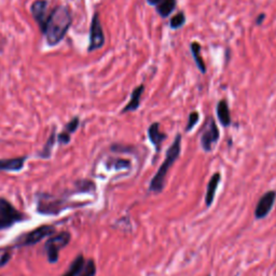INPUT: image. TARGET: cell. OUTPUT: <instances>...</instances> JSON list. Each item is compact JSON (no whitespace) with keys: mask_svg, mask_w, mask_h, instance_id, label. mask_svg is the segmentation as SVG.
<instances>
[{"mask_svg":"<svg viewBox=\"0 0 276 276\" xmlns=\"http://www.w3.org/2000/svg\"><path fill=\"white\" fill-rule=\"evenodd\" d=\"M0 218L12 227L15 222L24 220L25 215L20 210H17L8 200L0 198Z\"/></svg>","mask_w":276,"mask_h":276,"instance_id":"obj_7","label":"cell"},{"mask_svg":"<svg viewBox=\"0 0 276 276\" xmlns=\"http://www.w3.org/2000/svg\"><path fill=\"white\" fill-rule=\"evenodd\" d=\"M276 201V191L274 190H269L268 192L264 193L260 200L258 201L255 208V218L257 220L266 218L270 212H271L273 206Z\"/></svg>","mask_w":276,"mask_h":276,"instance_id":"obj_8","label":"cell"},{"mask_svg":"<svg viewBox=\"0 0 276 276\" xmlns=\"http://www.w3.org/2000/svg\"><path fill=\"white\" fill-rule=\"evenodd\" d=\"M220 131L212 117H207L202 130H201L200 142L205 152H211L219 141Z\"/></svg>","mask_w":276,"mask_h":276,"instance_id":"obj_3","label":"cell"},{"mask_svg":"<svg viewBox=\"0 0 276 276\" xmlns=\"http://www.w3.org/2000/svg\"><path fill=\"white\" fill-rule=\"evenodd\" d=\"M181 141L182 136L181 134L178 133L175 136L174 140H172V145L168 148V150H166L163 163L161 164L159 170L150 180V183H149V191L150 192L160 193L163 191L169 171L171 170L172 166L175 164L181 153Z\"/></svg>","mask_w":276,"mask_h":276,"instance_id":"obj_2","label":"cell"},{"mask_svg":"<svg viewBox=\"0 0 276 276\" xmlns=\"http://www.w3.org/2000/svg\"><path fill=\"white\" fill-rule=\"evenodd\" d=\"M235 276H238V275H235Z\"/></svg>","mask_w":276,"mask_h":276,"instance_id":"obj_31","label":"cell"},{"mask_svg":"<svg viewBox=\"0 0 276 276\" xmlns=\"http://www.w3.org/2000/svg\"><path fill=\"white\" fill-rule=\"evenodd\" d=\"M71 240V234L64 231L57 233L50 238L44 244V250L47 252L48 260L50 263H56L59 261L60 250L66 247Z\"/></svg>","mask_w":276,"mask_h":276,"instance_id":"obj_5","label":"cell"},{"mask_svg":"<svg viewBox=\"0 0 276 276\" xmlns=\"http://www.w3.org/2000/svg\"><path fill=\"white\" fill-rule=\"evenodd\" d=\"M160 123L159 122H153L147 130V134H148V139L149 141L151 142V145L154 147L155 152H160L161 148H162V143L164 142V140L168 138V135L163 132H161L160 130Z\"/></svg>","mask_w":276,"mask_h":276,"instance_id":"obj_10","label":"cell"},{"mask_svg":"<svg viewBox=\"0 0 276 276\" xmlns=\"http://www.w3.org/2000/svg\"><path fill=\"white\" fill-rule=\"evenodd\" d=\"M187 17H186V13L183 11H179V12L176 13L174 16L172 17L170 20V28L172 31H177L180 30L186 24Z\"/></svg>","mask_w":276,"mask_h":276,"instance_id":"obj_20","label":"cell"},{"mask_svg":"<svg viewBox=\"0 0 276 276\" xmlns=\"http://www.w3.org/2000/svg\"><path fill=\"white\" fill-rule=\"evenodd\" d=\"M190 51H191V54L193 57V61L197 65L198 69L201 73L205 74L207 71V68L205 65V62L203 60V57L201 56V52H202V45L198 41H193L190 44Z\"/></svg>","mask_w":276,"mask_h":276,"instance_id":"obj_16","label":"cell"},{"mask_svg":"<svg viewBox=\"0 0 276 276\" xmlns=\"http://www.w3.org/2000/svg\"><path fill=\"white\" fill-rule=\"evenodd\" d=\"M72 23L71 11L68 5H57L48 15L41 33L50 47L63 41Z\"/></svg>","mask_w":276,"mask_h":276,"instance_id":"obj_1","label":"cell"},{"mask_svg":"<svg viewBox=\"0 0 276 276\" xmlns=\"http://www.w3.org/2000/svg\"><path fill=\"white\" fill-rule=\"evenodd\" d=\"M216 114L223 128H228V126L231 125L232 123L231 111H230L228 102L226 100H221L218 102L216 106Z\"/></svg>","mask_w":276,"mask_h":276,"instance_id":"obj_15","label":"cell"},{"mask_svg":"<svg viewBox=\"0 0 276 276\" xmlns=\"http://www.w3.org/2000/svg\"><path fill=\"white\" fill-rule=\"evenodd\" d=\"M70 134L66 133V132H62V133L57 136V141H59L61 145H68V143L70 142Z\"/></svg>","mask_w":276,"mask_h":276,"instance_id":"obj_26","label":"cell"},{"mask_svg":"<svg viewBox=\"0 0 276 276\" xmlns=\"http://www.w3.org/2000/svg\"><path fill=\"white\" fill-rule=\"evenodd\" d=\"M64 208V205L61 200L48 198L42 195V198L38 200L37 210L42 215H57Z\"/></svg>","mask_w":276,"mask_h":276,"instance_id":"obj_9","label":"cell"},{"mask_svg":"<svg viewBox=\"0 0 276 276\" xmlns=\"http://www.w3.org/2000/svg\"><path fill=\"white\" fill-rule=\"evenodd\" d=\"M79 124H80V119L78 117H74L66 124L64 132H66V133L71 135L72 133H74V132L78 130Z\"/></svg>","mask_w":276,"mask_h":276,"instance_id":"obj_23","label":"cell"},{"mask_svg":"<svg viewBox=\"0 0 276 276\" xmlns=\"http://www.w3.org/2000/svg\"><path fill=\"white\" fill-rule=\"evenodd\" d=\"M84 263H85L84 257L82 255L77 256L74 258V260L71 262L69 269L62 276H79L80 272H81V270L84 266Z\"/></svg>","mask_w":276,"mask_h":276,"instance_id":"obj_18","label":"cell"},{"mask_svg":"<svg viewBox=\"0 0 276 276\" xmlns=\"http://www.w3.org/2000/svg\"><path fill=\"white\" fill-rule=\"evenodd\" d=\"M200 117H201L200 112L197 111V110H193V111L190 112L189 117H188V122H187L186 128H185V131L187 132V133L191 132L194 129V126L199 123Z\"/></svg>","mask_w":276,"mask_h":276,"instance_id":"obj_22","label":"cell"},{"mask_svg":"<svg viewBox=\"0 0 276 276\" xmlns=\"http://www.w3.org/2000/svg\"><path fill=\"white\" fill-rule=\"evenodd\" d=\"M207 276H210V275H207Z\"/></svg>","mask_w":276,"mask_h":276,"instance_id":"obj_30","label":"cell"},{"mask_svg":"<svg viewBox=\"0 0 276 276\" xmlns=\"http://www.w3.org/2000/svg\"><path fill=\"white\" fill-rule=\"evenodd\" d=\"M27 157L0 159V172H20L24 169Z\"/></svg>","mask_w":276,"mask_h":276,"instance_id":"obj_14","label":"cell"},{"mask_svg":"<svg viewBox=\"0 0 276 276\" xmlns=\"http://www.w3.org/2000/svg\"><path fill=\"white\" fill-rule=\"evenodd\" d=\"M177 8V0H162L159 4L155 5V11L162 17L166 19L169 17Z\"/></svg>","mask_w":276,"mask_h":276,"instance_id":"obj_17","label":"cell"},{"mask_svg":"<svg viewBox=\"0 0 276 276\" xmlns=\"http://www.w3.org/2000/svg\"><path fill=\"white\" fill-rule=\"evenodd\" d=\"M96 275V264L93 259H89L84 263V266L80 272L79 276H95Z\"/></svg>","mask_w":276,"mask_h":276,"instance_id":"obj_21","label":"cell"},{"mask_svg":"<svg viewBox=\"0 0 276 276\" xmlns=\"http://www.w3.org/2000/svg\"><path fill=\"white\" fill-rule=\"evenodd\" d=\"M11 256L12 255H11V252H9V251H5L1 256H0V268H3L7 266L10 261Z\"/></svg>","mask_w":276,"mask_h":276,"instance_id":"obj_27","label":"cell"},{"mask_svg":"<svg viewBox=\"0 0 276 276\" xmlns=\"http://www.w3.org/2000/svg\"><path fill=\"white\" fill-rule=\"evenodd\" d=\"M220 181H221V174L219 172H215V174L210 177L208 185H207L206 194H205V205L207 207H210L212 205V203H214L215 195H216L217 189H218V186H219Z\"/></svg>","mask_w":276,"mask_h":276,"instance_id":"obj_13","label":"cell"},{"mask_svg":"<svg viewBox=\"0 0 276 276\" xmlns=\"http://www.w3.org/2000/svg\"><path fill=\"white\" fill-rule=\"evenodd\" d=\"M161 1H162V0H147V3L149 5H153V7H155V5L159 4Z\"/></svg>","mask_w":276,"mask_h":276,"instance_id":"obj_29","label":"cell"},{"mask_svg":"<svg viewBox=\"0 0 276 276\" xmlns=\"http://www.w3.org/2000/svg\"><path fill=\"white\" fill-rule=\"evenodd\" d=\"M114 169L121 170V169H130L131 168V162L129 160H123V159H117L114 161Z\"/></svg>","mask_w":276,"mask_h":276,"instance_id":"obj_25","label":"cell"},{"mask_svg":"<svg viewBox=\"0 0 276 276\" xmlns=\"http://www.w3.org/2000/svg\"><path fill=\"white\" fill-rule=\"evenodd\" d=\"M55 230L56 229L54 226H51V224H43V226H40L31 232L21 235V237L15 241L14 247L21 248V247L36 245L40 241H42L43 239L48 237H51L52 234L55 233Z\"/></svg>","mask_w":276,"mask_h":276,"instance_id":"obj_4","label":"cell"},{"mask_svg":"<svg viewBox=\"0 0 276 276\" xmlns=\"http://www.w3.org/2000/svg\"><path fill=\"white\" fill-rule=\"evenodd\" d=\"M55 141H56V133H55V128H54L53 132H52L51 135L49 136L47 142L44 143L42 150L39 151L38 157L41 159H50L52 155V149H53V147L55 145Z\"/></svg>","mask_w":276,"mask_h":276,"instance_id":"obj_19","label":"cell"},{"mask_svg":"<svg viewBox=\"0 0 276 276\" xmlns=\"http://www.w3.org/2000/svg\"><path fill=\"white\" fill-rule=\"evenodd\" d=\"M77 187L80 190H83L84 192H91V191H94V190H95L94 182L91 181V180H79L77 182Z\"/></svg>","mask_w":276,"mask_h":276,"instance_id":"obj_24","label":"cell"},{"mask_svg":"<svg viewBox=\"0 0 276 276\" xmlns=\"http://www.w3.org/2000/svg\"><path fill=\"white\" fill-rule=\"evenodd\" d=\"M145 89H146V86L143 83L137 85L136 88L133 89V91H132V93H131L130 101L124 106L122 110H121V113L124 114V113H129V112H134L140 107L141 95L143 94V92H145Z\"/></svg>","mask_w":276,"mask_h":276,"instance_id":"obj_11","label":"cell"},{"mask_svg":"<svg viewBox=\"0 0 276 276\" xmlns=\"http://www.w3.org/2000/svg\"><path fill=\"white\" fill-rule=\"evenodd\" d=\"M105 42H106L105 34H104V28L101 22L100 13L95 12L91 21L88 52H93L102 49L104 45H105Z\"/></svg>","mask_w":276,"mask_h":276,"instance_id":"obj_6","label":"cell"},{"mask_svg":"<svg viewBox=\"0 0 276 276\" xmlns=\"http://www.w3.org/2000/svg\"><path fill=\"white\" fill-rule=\"evenodd\" d=\"M47 9H48V1L47 0H34L32 4L31 11L34 21L37 22L40 30L42 31V28L47 21Z\"/></svg>","mask_w":276,"mask_h":276,"instance_id":"obj_12","label":"cell"},{"mask_svg":"<svg viewBox=\"0 0 276 276\" xmlns=\"http://www.w3.org/2000/svg\"><path fill=\"white\" fill-rule=\"evenodd\" d=\"M264 20H266V14H264V13L258 14V16L256 17V20H255V24H256L257 26H260V25L263 24Z\"/></svg>","mask_w":276,"mask_h":276,"instance_id":"obj_28","label":"cell"}]
</instances>
